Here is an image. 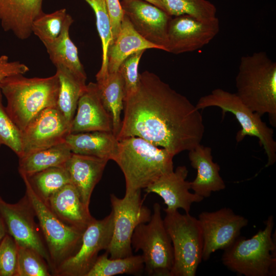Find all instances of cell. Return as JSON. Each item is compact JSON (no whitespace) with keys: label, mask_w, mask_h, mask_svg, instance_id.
Listing matches in <instances>:
<instances>
[{"label":"cell","mask_w":276,"mask_h":276,"mask_svg":"<svg viewBox=\"0 0 276 276\" xmlns=\"http://www.w3.org/2000/svg\"><path fill=\"white\" fill-rule=\"evenodd\" d=\"M117 138L137 136L174 156L200 144L205 127L200 110L156 74H139L136 90L126 96Z\"/></svg>","instance_id":"6da1fadb"},{"label":"cell","mask_w":276,"mask_h":276,"mask_svg":"<svg viewBox=\"0 0 276 276\" xmlns=\"http://www.w3.org/2000/svg\"><path fill=\"white\" fill-rule=\"evenodd\" d=\"M60 88L59 77L27 78L17 74L0 84L7 100L6 111L21 132L45 109L57 106Z\"/></svg>","instance_id":"7a4b0ae2"},{"label":"cell","mask_w":276,"mask_h":276,"mask_svg":"<svg viewBox=\"0 0 276 276\" xmlns=\"http://www.w3.org/2000/svg\"><path fill=\"white\" fill-rule=\"evenodd\" d=\"M174 156L164 148L137 136L119 141L114 161L125 180V194L145 189L174 170Z\"/></svg>","instance_id":"3957f363"},{"label":"cell","mask_w":276,"mask_h":276,"mask_svg":"<svg viewBox=\"0 0 276 276\" xmlns=\"http://www.w3.org/2000/svg\"><path fill=\"white\" fill-rule=\"evenodd\" d=\"M237 96L261 116L268 115L276 126V63L265 52L241 57L235 79Z\"/></svg>","instance_id":"277c9868"},{"label":"cell","mask_w":276,"mask_h":276,"mask_svg":"<svg viewBox=\"0 0 276 276\" xmlns=\"http://www.w3.org/2000/svg\"><path fill=\"white\" fill-rule=\"evenodd\" d=\"M263 229L246 239L239 236L224 250L223 264L229 270L245 276H273L276 274L274 218L269 216Z\"/></svg>","instance_id":"5b68a950"},{"label":"cell","mask_w":276,"mask_h":276,"mask_svg":"<svg viewBox=\"0 0 276 276\" xmlns=\"http://www.w3.org/2000/svg\"><path fill=\"white\" fill-rule=\"evenodd\" d=\"M195 106L199 110L209 107H219L222 110V117L226 112L232 113L241 127L236 134L237 142H241L246 136L257 137L267 157L265 166L268 167L275 163L276 141L273 129L262 120V116L244 105L236 93L216 88L200 97Z\"/></svg>","instance_id":"8992f818"},{"label":"cell","mask_w":276,"mask_h":276,"mask_svg":"<svg viewBox=\"0 0 276 276\" xmlns=\"http://www.w3.org/2000/svg\"><path fill=\"white\" fill-rule=\"evenodd\" d=\"M131 244L134 252L142 250L144 270L148 275L171 276L174 263L173 246L158 203H154L149 221L135 228Z\"/></svg>","instance_id":"52a82bcc"},{"label":"cell","mask_w":276,"mask_h":276,"mask_svg":"<svg viewBox=\"0 0 276 276\" xmlns=\"http://www.w3.org/2000/svg\"><path fill=\"white\" fill-rule=\"evenodd\" d=\"M165 228L171 239L174 263L171 276H195L202 260L203 240L198 219L178 210L165 212Z\"/></svg>","instance_id":"ba28073f"},{"label":"cell","mask_w":276,"mask_h":276,"mask_svg":"<svg viewBox=\"0 0 276 276\" xmlns=\"http://www.w3.org/2000/svg\"><path fill=\"white\" fill-rule=\"evenodd\" d=\"M38 220L50 258L49 266L54 275L58 267L79 249L83 232L70 227L60 221L47 204L32 189L26 177L20 175Z\"/></svg>","instance_id":"9c48e42d"},{"label":"cell","mask_w":276,"mask_h":276,"mask_svg":"<svg viewBox=\"0 0 276 276\" xmlns=\"http://www.w3.org/2000/svg\"><path fill=\"white\" fill-rule=\"evenodd\" d=\"M113 227L111 240L107 251L110 258H124L132 255L131 238L140 224L146 223L151 211L143 204L141 190L125 194L122 198L110 195Z\"/></svg>","instance_id":"30bf717a"},{"label":"cell","mask_w":276,"mask_h":276,"mask_svg":"<svg viewBox=\"0 0 276 276\" xmlns=\"http://www.w3.org/2000/svg\"><path fill=\"white\" fill-rule=\"evenodd\" d=\"M113 227L112 212L102 219H95L84 231L78 250L58 267L54 276H86L99 252L107 250Z\"/></svg>","instance_id":"8fae6325"},{"label":"cell","mask_w":276,"mask_h":276,"mask_svg":"<svg viewBox=\"0 0 276 276\" xmlns=\"http://www.w3.org/2000/svg\"><path fill=\"white\" fill-rule=\"evenodd\" d=\"M0 214L5 224L7 233L18 245L29 247L37 250L47 261L50 258L33 205L25 194L14 203L6 202L0 196Z\"/></svg>","instance_id":"7c38bea8"},{"label":"cell","mask_w":276,"mask_h":276,"mask_svg":"<svg viewBox=\"0 0 276 276\" xmlns=\"http://www.w3.org/2000/svg\"><path fill=\"white\" fill-rule=\"evenodd\" d=\"M198 220L203 236L204 261L209 260L216 251L229 247L248 222L245 217L236 214L228 208L214 212H203L199 215Z\"/></svg>","instance_id":"4fadbf2b"},{"label":"cell","mask_w":276,"mask_h":276,"mask_svg":"<svg viewBox=\"0 0 276 276\" xmlns=\"http://www.w3.org/2000/svg\"><path fill=\"white\" fill-rule=\"evenodd\" d=\"M71 127L57 106L45 109L21 131L20 157L64 142Z\"/></svg>","instance_id":"5bb4252c"},{"label":"cell","mask_w":276,"mask_h":276,"mask_svg":"<svg viewBox=\"0 0 276 276\" xmlns=\"http://www.w3.org/2000/svg\"><path fill=\"white\" fill-rule=\"evenodd\" d=\"M219 29L217 17L204 21L188 15L172 17L167 52L179 54L200 49L213 39Z\"/></svg>","instance_id":"9a60e30c"},{"label":"cell","mask_w":276,"mask_h":276,"mask_svg":"<svg viewBox=\"0 0 276 276\" xmlns=\"http://www.w3.org/2000/svg\"><path fill=\"white\" fill-rule=\"evenodd\" d=\"M124 14L135 31L148 41L166 51L168 29L172 16L144 0H122Z\"/></svg>","instance_id":"2e32d148"},{"label":"cell","mask_w":276,"mask_h":276,"mask_svg":"<svg viewBox=\"0 0 276 276\" xmlns=\"http://www.w3.org/2000/svg\"><path fill=\"white\" fill-rule=\"evenodd\" d=\"M188 170L185 166H178L175 170L166 174L145 189L147 193H155L164 200L165 212L181 209L189 213L194 202L203 200V197L190 192V181L186 180Z\"/></svg>","instance_id":"e0dca14e"},{"label":"cell","mask_w":276,"mask_h":276,"mask_svg":"<svg viewBox=\"0 0 276 276\" xmlns=\"http://www.w3.org/2000/svg\"><path fill=\"white\" fill-rule=\"evenodd\" d=\"M96 131L112 132V123L101 99L97 83L90 82L78 100L71 133Z\"/></svg>","instance_id":"ac0fdd59"},{"label":"cell","mask_w":276,"mask_h":276,"mask_svg":"<svg viewBox=\"0 0 276 276\" xmlns=\"http://www.w3.org/2000/svg\"><path fill=\"white\" fill-rule=\"evenodd\" d=\"M43 0H0V25L17 38L25 40L32 35L33 22L44 12Z\"/></svg>","instance_id":"d6986e66"},{"label":"cell","mask_w":276,"mask_h":276,"mask_svg":"<svg viewBox=\"0 0 276 276\" xmlns=\"http://www.w3.org/2000/svg\"><path fill=\"white\" fill-rule=\"evenodd\" d=\"M108 161L106 159L72 153L65 164L71 183L88 208L92 193L100 180Z\"/></svg>","instance_id":"ffe728a7"},{"label":"cell","mask_w":276,"mask_h":276,"mask_svg":"<svg viewBox=\"0 0 276 276\" xmlns=\"http://www.w3.org/2000/svg\"><path fill=\"white\" fill-rule=\"evenodd\" d=\"M45 203L63 223L83 232L95 219L71 183L54 194Z\"/></svg>","instance_id":"44dd1931"},{"label":"cell","mask_w":276,"mask_h":276,"mask_svg":"<svg viewBox=\"0 0 276 276\" xmlns=\"http://www.w3.org/2000/svg\"><path fill=\"white\" fill-rule=\"evenodd\" d=\"M188 156L191 165L197 171L195 178L190 182L194 193L204 198L225 188L219 174L220 166L213 162L210 147L200 144L189 151Z\"/></svg>","instance_id":"7402d4cb"},{"label":"cell","mask_w":276,"mask_h":276,"mask_svg":"<svg viewBox=\"0 0 276 276\" xmlns=\"http://www.w3.org/2000/svg\"><path fill=\"white\" fill-rule=\"evenodd\" d=\"M72 153L113 160L119 141L112 132L70 133L65 140Z\"/></svg>","instance_id":"603a6c76"},{"label":"cell","mask_w":276,"mask_h":276,"mask_svg":"<svg viewBox=\"0 0 276 276\" xmlns=\"http://www.w3.org/2000/svg\"><path fill=\"white\" fill-rule=\"evenodd\" d=\"M149 49L162 50L141 36L124 15L120 31L110 44L107 53L108 73L116 72L122 62L132 54Z\"/></svg>","instance_id":"cb8c5ba5"},{"label":"cell","mask_w":276,"mask_h":276,"mask_svg":"<svg viewBox=\"0 0 276 276\" xmlns=\"http://www.w3.org/2000/svg\"><path fill=\"white\" fill-rule=\"evenodd\" d=\"M74 20L68 13L60 35L54 40L42 42L50 59L55 66L64 67L79 77L86 80L77 47L70 37L69 31Z\"/></svg>","instance_id":"d4e9b609"},{"label":"cell","mask_w":276,"mask_h":276,"mask_svg":"<svg viewBox=\"0 0 276 276\" xmlns=\"http://www.w3.org/2000/svg\"><path fill=\"white\" fill-rule=\"evenodd\" d=\"M102 102L112 119V133L117 136L121 129V114L124 109V82L118 71L108 73L104 78L97 81Z\"/></svg>","instance_id":"484cf974"},{"label":"cell","mask_w":276,"mask_h":276,"mask_svg":"<svg viewBox=\"0 0 276 276\" xmlns=\"http://www.w3.org/2000/svg\"><path fill=\"white\" fill-rule=\"evenodd\" d=\"M72 154L65 142L19 158L20 175L29 176L49 168L65 165Z\"/></svg>","instance_id":"4316f807"},{"label":"cell","mask_w":276,"mask_h":276,"mask_svg":"<svg viewBox=\"0 0 276 276\" xmlns=\"http://www.w3.org/2000/svg\"><path fill=\"white\" fill-rule=\"evenodd\" d=\"M60 88L57 107L70 123L74 119L80 97L86 87V80L68 69L56 67Z\"/></svg>","instance_id":"83f0119b"},{"label":"cell","mask_w":276,"mask_h":276,"mask_svg":"<svg viewBox=\"0 0 276 276\" xmlns=\"http://www.w3.org/2000/svg\"><path fill=\"white\" fill-rule=\"evenodd\" d=\"M20 175L26 177L34 193L44 202L64 186L71 183L65 165L49 168L28 176Z\"/></svg>","instance_id":"f1b7e54d"},{"label":"cell","mask_w":276,"mask_h":276,"mask_svg":"<svg viewBox=\"0 0 276 276\" xmlns=\"http://www.w3.org/2000/svg\"><path fill=\"white\" fill-rule=\"evenodd\" d=\"M106 251L99 256L86 276H112L117 274H137L144 269L142 255H131L124 258H108Z\"/></svg>","instance_id":"f546056e"},{"label":"cell","mask_w":276,"mask_h":276,"mask_svg":"<svg viewBox=\"0 0 276 276\" xmlns=\"http://www.w3.org/2000/svg\"><path fill=\"white\" fill-rule=\"evenodd\" d=\"M84 1L90 5L95 14L97 28L102 43V64L96 76L97 81L108 74L107 53L112 40L111 23L104 0Z\"/></svg>","instance_id":"4dcf8cb0"},{"label":"cell","mask_w":276,"mask_h":276,"mask_svg":"<svg viewBox=\"0 0 276 276\" xmlns=\"http://www.w3.org/2000/svg\"><path fill=\"white\" fill-rule=\"evenodd\" d=\"M171 16L188 15L201 20L216 18V6L208 0H160Z\"/></svg>","instance_id":"1f68e13d"},{"label":"cell","mask_w":276,"mask_h":276,"mask_svg":"<svg viewBox=\"0 0 276 276\" xmlns=\"http://www.w3.org/2000/svg\"><path fill=\"white\" fill-rule=\"evenodd\" d=\"M46 260L34 249L18 245L15 276H51Z\"/></svg>","instance_id":"d6a6232c"},{"label":"cell","mask_w":276,"mask_h":276,"mask_svg":"<svg viewBox=\"0 0 276 276\" xmlns=\"http://www.w3.org/2000/svg\"><path fill=\"white\" fill-rule=\"evenodd\" d=\"M68 13L65 8L37 17L32 25V34L42 42L55 39L61 34Z\"/></svg>","instance_id":"836d02e7"},{"label":"cell","mask_w":276,"mask_h":276,"mask_svg":"<svg viewBox=\"0 0 276 276\" xmlns=\"http://www.w3.org/2000/svg\"><path fill=\"white\" fill-rule=\"evenodd\" d=\"M0 142L10 148L18 156L22 155L21 132L7 114L3 104L0 88Z\"/></svg>","instance_id":"e575fe53"},{"label":"cell","mask_w":276,"mask_h":276,"mask_svg":"<svg viewBox=\"0 0 276 276\" xmlns=\"http://www.w3.org/2000/svg\"><path fill=\"white\" fill-rule=\"evenodd\" d=\"M145 50L136 52L126 58L121 64L118 71L124 82L125 97L134 93L138 87L139 62Z\"/></svg>","instance_id":"d590c367"},{"label":"cell","mask_w":276,"mask_h":276,"mask_svg":"<svg viewBox=\"0 0 276 276\" xmlns=\"http://www.w3.org/2000/svg\"><path fill=\"white\" fill-rule=\"evenodd\" d=\"M18 255V245L7 234L0 243V276H15Z\"/></svg>","instance_id":"8d00e7d4"},{"label":"cell","mask_w":276,"mask_h":276,"mask_svg":"<svg viewBox=\"0 0 276 276\" xmlns=\"http://www.w3.org/2000/svg\"><path fill=\"white\" fill-rule=\"evenodd\" d=\"M104 1L111 23L112 35V43L116 38L120 31L124 14L119 0Z\"/></svg>","instance_id":"74e56055"},{"label":"cell","mask_w":276,"mask_h":276,"mask_svg":"<svg viewBox=\"0 0 276 276\" xmlns=\"http://www.w3.org/2000/svg\"><path fill=\"white\" fill-rule=\"evenodd\" d=\"M29 71V67L19 61H9L7 55L0 56V84L6 78L17 75L25 74Z\"/></svg>","instance_id":"f35d334b"},{"label":"cell","mask_w":276,"mask_h":276,"mask_svg":"<svg viewBox=\"0 0 276 276\" xmlns=\"http://www.w3.org/2000/svg\"><path fill=\"white\" fill-rule=\"evenodd\" d=\"M7 234L5 224L0 214V243Z\"/></svg>","instance_id":"ab89813d"},{"label":"cell","mask_w":276,"mask_h":276,"mask_svg":"<svg viewBox=\"0 0 276 276\" xmlns=\"http://www.w3.org/2000/svg\"><path fill=\"white\" fill-rule=\"evenodd\" d=\"M145 1H147L157 7L158 8L163 9V10L165 11V8L161 2L160 0H144Z\"/></svg>","instance_id":"60d3db41"},{"label":"cell","mask_w":276,"mask_h":276,"mask_svg":"<svg viewBox=\"0 0 276 276\" xmlns=\"http://www.w3.org/2000/svg\"><path fill=\"white\" fill-rule=\"evenodd\" d=\"M1 145H2V144H1V143L0 142V146H1Z\"/></svg>","instance_id":"b9f144b4"}]
</instances>
